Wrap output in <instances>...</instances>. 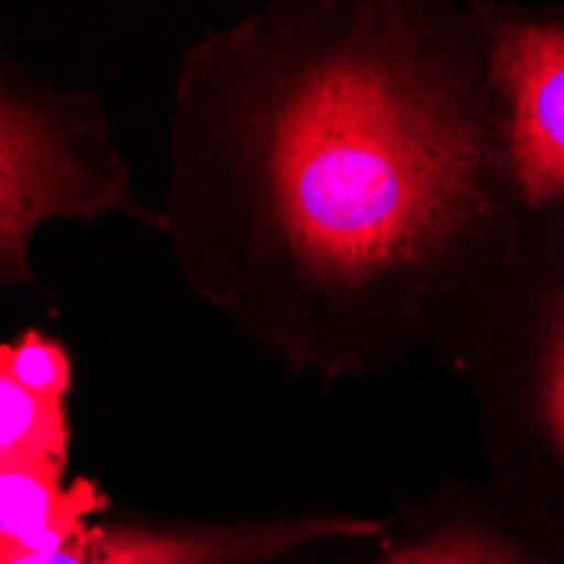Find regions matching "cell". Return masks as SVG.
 Wrapping results in <instances>:
<instances>
[{
    "label": "cell",
    "mask_w": 564,
    "mask_h": 564,
    "mask_svg": "<svg viewBox=\"0 0 564 564\" xmlns=\"http://www.w3.org/2000/svg\"><path fill=\"white\" fill-rule=\"evenodd\" d=\"M307 564H564V547L510 514L480 480L446 477Z\"/></svg>",
    "instance_id": "6"
},
{
    "label": "cell",
    "mask_w": 564,
    "mask_h": 564,
    "mask_svg": "<svg viewBox=\"0 0 564 564\" xmlns=\"http://www.w3.org/2000/svg\"><path fill=\"white\" fill-rule=\"evenodd\" d=\"M464 386L480 487L564 547V210H518L426 312Z\"/></svg>",
    "instance_id": "2"
},
{
    "label": "cell",
    "mask_w": 564,
    "mask_h": 564,
    "mask_svg": "<svg viewBox=\"0 0 564 564\" xmlns=\"http://www.w3.org/2000/svg\"><path fill=\"white\" fill-rule=\"evenodd\" d=\"M500 152L521 210H564V4L484 0Z\"/></svg>",
    "instance_id": "4"
},
{
    "label": "cell",
    "mask_w": 564,
    "mask_h": 564,
    "mask_svg": "<svg viewBox=\"0 0 564 564\" xmlns=\"http://www.w3.org/2000/svg\"><path fill=\"white\" fill-rule=\"evenodd\" d=\"M0 362L41 395L65 399L72 389L68 351L55 338H44L41 332H24L18 341L0 345Z\"/></svg>",
    "instance_id": "9"
},
{
    "label": "cell",
    "mask_w": 564,
    "mask_h": 564,
    "mask_svg": "<svg viewBox=\"0 0 564 564\" xmlns=\"http://www.w3.org/2000/svg\"><path fill=\"white\" fill-rule=\"evenodd\" d=\"M106 503L91 480L68 484L62 470L0 464V547H55L101 518Z\"/></svg>",
    "instance_id": "7"
},
{
    "label": "cell",
    "mask_w": 564,
    "mask_h": 564,
    "mask_svg": "<svg viewBox=\"0 0 564 564\" xmlns=\"http://www.w3.org/2000/svg\"><path fill=\"white\" fill-rule=\"evenodd\" d=\"M379 514L288 510L227 521H106L95 518L44 551L0 547V564H307L322 551L369 534Z\"/></svg>",
    "instance_id": "5"
},
{
    "label": "cell",
    "mask_w": 564,
    "mask_h": 564,
    "mask_svg": "<svg viewBox=\"0 0 564 564\" xmlns=\"http://www.w3.org/2000/svg\"><path fill=\"white\" fill-rule=\"evenodd\" d=\"M173 156L186 284L322 382L426 348L430 304L521 210L484 0H271L183 58Z\"/></svg>",
    "instance_id": "1"
},
{
    "label": "cell",
    "mask_w": 564,
    "mask_h": 564,
    "mask_svg": "<svg viewBox=\"0 0 564 564\" xmlns=\"http://www.w3.org/2000/svg\"><path fill=\"white\" fill-rule=\"evenodd\" d=\"M132 214L149 220L109 135L82 91L31 82L0 55V284L31 281V237L51 220Z\"/></svg>",
    "instance_id": "3"
},
{
    "label": "cell",
    "mask_w": 564,
    "mask_h": 564,
    "mask_svg": "<svg viewBox=\"0 0 564 564\" xmlns=\"http://www.w3.org/2000/svg\"><path fill=\"white\" fill-rule=\"evenodd\" d=\"M68 440L65 399L34 392L0 362V464L65 474Z\"/></svg>",
    "instance_id": "8"
}]
</instances>
